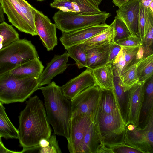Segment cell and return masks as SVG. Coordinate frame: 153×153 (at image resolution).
<instances>
[{"instance_id":"45","label":"cell","mask_w":153,"mask_h":153,"mask_svg":"<svg viewBox=\"0 0 153 153\" xmlns=\"http://www.w3.org/2000/svg\"><path fill=\"white\" fill-rule=\"evenodd\" d=\"M93 3L97 6L101 3L102 0H90Z\"/></svg>"},{"instance_id":"43","label":"cell","mask_w":153,"mask_h":153,"mask_svg":"<svg viewBox=\"0 0 153 153\" xmlns=\"http://www.w3.org/2000/svg\"><path fill=\"white\" fill-rule=\"evenodd\" d=\"M153 0H140L142 4L146 8H149V6L151 2Z\"/></svg>"},{"instance_id":"15","label":"cell","mask_w":153,"mask_h":153,"mask_svg":"<svg viewBox=\"0 0 153 153\" xmlns=\"http://www.w3.org/2000/svg\"><path fill=\"white\" fill-rule=\"evenodd\" d=\"M50 6L65 12H72L84 15L101 13L97 6L90 0H58L51 3Z\"/></svg>"},{"instance_id":"9","label":"cell","mask_w":153,"mask_h":153,"mask_svg":"<svg viewBox=\"0 0 153 153\" xmlns=\"http://www.w3.org/2000/svg\"><path fill=\"white\" fill-rule=\"evenodd\" d=\"M93 120L88 116L80 114L71 117L68 149L71 153H84L83 141L85 134Z\"/></svg>"},{"instance_id":"19","label":"cell","mask_w":153,"mask_h":153,"mask_svg":"<svg viewBox=\"0 0 153 153\" xmlns=\"http://www.w3.org/2000/svg\"><path fill=\"white\" fill-rule=\"evenodd\" d=\"M113 43L85 49L87 56L86 68L92 69L108 63L110 50Z\"/></svg>"},{"instance_id":"24","label":"cell","mask_w":153,"mask_h":153,"mask_svg":"<svg viewBox=\"0 0 153 153\" xmlns=\"http://www.w3.org/2000/svg\"><path fill=\"white\" fill-rule=\"evenodd\" d=\"M98 108L107 114L120 111L114 90L100 89Z\"/></svg>"},{"instance_id":"16","label":"cell","mask_w":153,"mask_h":153,"mask_svg":"<svg viewBox=\"0 0 153 153\" xmlns=\"http://www.w3.org/2000/svg\"><path fill=\"white\" fill-rule=\"evenodd\" d=\"M68 57L66 52L61 55H55L39 78V88L49 84L54 77L66 70L69 66L67 64Z\"/></svg>"},{"instance_id":"29","label":"cell","mask_w":153,"mask_h":153,"mask_svg":"<svg viewBox=\"0 0 153 153\" xmlns=\"http://www.w3.org/2000/svg\"><path fill=\"white\" fill-rule=\"evenodd\" d=\"M137 68L136 64H134L119 75L120 84L125 91L139 82Z\"/></svg>"},{"instance_id":"47","label":"cell","mask_w":153,"mask_h":153,"mask_svg":"<svg viewBox=\"0 0 153 153\" xmlns=\"http://www.w3.org/2000/svg\"><path fill=\"white\" fill-rule=\"evenodd\" d=\"M37 1L40 2H42L44 1L45 0H36Z\"/></svg>"},{"instance_id":"40","label":"cell","mask_w":153,"mask_h":153,"mask_svg":"<svg viewBox=\"0 0 153 153\" xmlns=\"http://www.w3.org/2000/svg\"><path fill=\"white\" fill-rule=\"evenodd\" d=\"M144 48L143 45L140 46L137 53L136 55V60L137 61L145 57Z\"/></svg>"},{"instance_id":"28","label":"cell","mask_w":153,"mask_h":153,"mask_svg":"<svg viewBox=\"0 0 153 153\" xmlns=\"http://www.w3.org/2000/svg\"><path fill=\"white\" fill-rule=\"evenodd\" d=\"M135 64L139 82H144L153 75V54L138 61Z\"/></svg>"},{"instance_id":"7","label":"cell","mask_w":153,"mask_h":153,"mask_svg":"<svg viewBox=\"0 0 153 153\" xmlns=\"http://www.w3.org/2000/svg\"><path fill=\"white\" fill-rule=\"evenodd\" d=\"M111 14L105 11L92 15H84L60 10L53 17L56 27L62 32H68L89 26L105 23Z\"/></svg>"},{"instance_id":"4","label":"cell","mask_w":153,"mask_h":153,"mask_svg":"<svg viewBox=\"0 0 153 153\" xmlns=\"http://www.w3.org/2000/svg\"><path fill=\"white\" fill-rule=\"evenodd\" d=\"M94 122L102 145L110 148L124 143L126 125L120 111L107 114L98 108Z\"/></svg>"},{"instance_id":"38","label":"cell","mask_w":153,"mask_h":153,"mask_svg":"<svg viewBox=\"0 0 153 153\" xmlns=\"http://www.w3.org/2000/svg\"><path fill=\"white\" fill-rule=\"evenodd\" d=\"M112 64L113 68L117 70L119 75H120L125 64L124 53L122 47Z\"/></svg>"},{"instance_id":"13","label":"cell","mask_w":153,"mask_h":153,"mask_svg":"<svg viewBox=\"0 0 153 153\" xmlns=\"http://www.w3.org/2000/svg\"><path fill=\"white\" fill-rule=\"evenodd\" d=\"M140 0H129L116 11V16L126 25L131 35L139 36L138 19Z\"/></svg>"},{"instance_id":"5","label":"cell","mask_w":153,"mask_h":153,"mask_svg":"<svg viewBox=\"0 0 153 153\" xmlns=\"http://www.w3.org/2000/svg\"><path fill=\"white\" fill-rule=\"evenodd\" d=\"M4 13L12 25L21 32L37 35L34 20L36 9L25 0H0Z\"/></svg>"},{"instance_id":"41","label":"cell","mask_w":153,"mask_h":153,"mask_svg":"<svg viewBox=\"0 0 153 153\" xmlns=\"http://www.w3.org/2000/svg\"><path fill=\"white\" fill-rule=\"evenodd\" d=\"M0 153H21V152L11 151L8 149L4 146L1 141L0 142Z\"/></svg>"},{"instance_id":"33","label":"cell","mask_w":153,"mask_h":153,"mask_svg":"<svg viewBox=\"0 0 153 153\" xmlns=\"http://www.w3.org/2000/svg\"><path fill=\"white\" fill-rule=\"evenodd\" d=\"M139 47H121L124 53L125 64L121 74L130 66L135 64L137 62L136 59V55Z\"/></svg>"},{"instance_id":"6","label":"cell","mask_w":153,"mask_h":153,"mask_svg":"<svg viewBox=\"0 0 153 153\" xmlns=\"http://www.w3.org/2000/svg\"><path fill=\"white\" fill-rule=\"evenodd\" d=\"M37 58V51L30 41L23 39L14 41L0 50V75Z\"/></svg>"},{"instance_id":"2","label":"cell","mask_w":153,"mask_h":153,"mask_svg":"<svg viewBox=\"0 0 153 153\" xmlns=\"http://www.w3.org/2000/svg\"><path fill=\"white\" fill-rule=\"evenodd\" d=\"M38 89L41 91L43 95L48 120L54 133L68 140L72 116L70 100L65 97L61 87L54 81L46 86L40 87Z\"/></svg>"},{"instance_id":"35","label":"cell","mask_w":153,"mask_h":153,"mask_svg":"<svg viewBox=\"0 0 153 153\" xmlns=\"http://www.w3.org/2000/svg\"><path fill=\"white\" fill-rule=\"evenodd\" d=\"M145 9L140 2L138 19V34L143 45L145 38Z\"/></svg>"},{"instance_id":"26","label":"cell","mask_w":153,"mask_h":153,"mask_svg":"<svg viewBox=\"0 0 153 153\" xmlns=\"http://www.w3.org/2000/svg\"><path fill=\"white\" fill-rule=\"evenodd\" d=\"M0 136L6 139H18V131L7 115L5 108L0 102Z\"/></svg>"},{"instance_id":"44","label":"cell","mask_w":153,"mask_h":153,"mask_svg":"<svg viewBox=\"0 0 153 153\" xmlns=\"http://www.w3.org/2000/svg\"><path fill=\"white\" fill-rule=\"evenodd\" d=\"M4 13L3 9L0 3V23L4 21L5 20Z\"/></svg>"},{"instance_id":"10","label":"cell","mask_w":153,"mask_h":153,"mask_svg":"<svg viewBox=\"0 0 153 153\" xmlns=\"http://www.w3.org/2000/svg\"><path fill=\"white\" fill-rule=\"evenodd\" d=\"M124 143L143 153H153V114L143 128L135 127L130 130L126 128Z\"/></svg>"},{"instance_id":"12","label":"cell","mask_w":153,"mask_h":153,"mask_svg":"<svg viewBox=\"0 0 153 153\" xmlns=\"http://www.w3.org/2000/svg\"><path fill=\"white\" fill-rule=\"evenodd\" d=\"M110 26L106 23L91 26L68 32H62L59 40L67 50L69 47L81 44L107 29Z\"/></svg>"},{"instance_id":"39","label":"cell","mask_w":153,"mask_h":153,"mask_svg":"<svg viewBox=\"0 0 153 153\" xmlns=\"http://www.w3.org/2000/svg\"><path fill=\"white\" fill-rule=\"evenodd\" d=\"M121 48V47L115 42L113 43L110 50L108 63H112Z\"/></svg>"},{"instance_id":"30","label":"cell","mask_w":153,"mask_h":153,"mask_svg":"<svg viewBox=\"0 0 153 153\" xmlns=\"http://www.w3.org/2000/svg\"><path fill=\"white\" fill-rule=\"evenodd\" d=\"M67 50L68 56L75 61L78 68L81 69L85 67H87L86 51L80 44L72 46Z\"/></svg>"},{"instance_id":"17","label":"cell","mask_w":153,"mask_h":153,"mask_svg":"<svg viewBox=\"0 0 153 153\" xmlns=\"http://www.w3.org/2000/svg\"><path fill=\"white\" fill-rule=\"evenodd\" d=\"M144 82H139L129 90V102L127 122L137 127L143 99Z\"/></svg>"},{"instance_id":"8","label":"cell","mask_w":153,"mask_h":153,"mask_svg":"<svg viewBox=\"0 0 153 153\" xmlns=\"http://www.w3.org/2000/svg\"><path fill=\"white\" fill-rule=\"evenodd\" d=\"M100 89L93 85L85 89L70 100L72 116L83 114L94 121L98 106Z\"/></svg>"},{"instance_id":"42","label":"cell","mask_w":153,"mask_h":153,"mask_svg":"<svg viewBox=\"0 0 153 153\" xmlns=\"http://www.w3.org/2000/svg\"><path fill=\"white\" fill-rule=\"evenodd\" d=\"M129 0H113L112 2L115 6L120 7Z\"/></svg>"},{"instance_id":"36","label":"cell","mask_w":153,"mask_h":153,"mask_svg":"<svg viewBox=\"0 0 153 153\" xmlns=\"http://www.w3.org/2000/svg\"><path fill=\"white\" fill-rule=\"evenodd\" d=\"M114 42L121 47H134L143 45L140 38L137 35H131L127 37L117 40Z\"/></svg>"},{"instance_id":"37","label":"cell","mask_w":153,"mask_h":153,"mask_svg":"<svg viewBox=\"0 0 153 153\" xmlns=\"http://www.w3.org/2000/svg\"><path fill=\"white\" fill-rule=\"evenodd\" d=\"M112 153H143L140 150L128 145L124 143L110 146Z\"/></svg>"},{"instance_id":"14","label":"cell","mask_w":153,"mask_h":153,"mask_svg":"<svg viewBox=\"0 0 153 153\" xmlns=\"http://www.w3.org/2000/svg\"><path fill=\"white\" fill-rule=\"evenodd\" d=\"M95 85L91 69H86L80 74L70 80L61 87L63 95L71 100L81 91L91 86Z\"/></svg>"},{"instance_id":"3","label":"cell","mask_w":153,"mask_h":153,"mask_svg":"<svg viewBox=\"0 0 153 153\" xmlns=\"http://www.w3.org/2000/svg\"><path fill=\"white\" fill-rule=\"evenodd\" d=\"M39 77H20L9 72L0 75V102L8 104L24 102L38 89Z\"/></svg>"},{"instance_id":"23","label":"cell","mask_w":153,"mask_h":153,"mask_svg":"<svg viewBox=\"0 0 153 153\" xmlns=\"http://www.w3.org/2000/svg\"><path fill=\"white\" fill-rule=\"evenodd\" d=\"M103 146L100 139L96 126L94 121L93 122L84 138V153H99Z\"/></svg>"},{"instance_id":"20","label":"cell","mask_w":153,"mask_h":153,"mask_svg":"<svg viewBox=\"0 0 153 153\" xmlns=\"http://www.w3.org/2000/svg\"><path fill=\"white\" fill-rule=\"evenodd\" d=\"M95 85L100 89L114 90V74L112 63L91 69Z\"/></svg>"},{"instance_id":"31","label":"cell","mask_w":153,"mask_h":153,"mask_svg":"<svg viewBox=\"0 0 153 153\" xmlns=\"http://www.w3.org/2000/svg\"><path fill=\"white\" fill-rule=\"evenodd\" d=\"M145 38L143 46L145 49L152 48L153 40V12L145 8Z\"/></svg>"},{"instance_id":"11","label":"cell","mask_w":153,"mask_h":153,"mask_svg":"<svg viewBox=\"0 0 153 153\" xmlns=\"http://www.w3.org/2000/svg\"><path fill=\"white\" fill-rule=\"evenodd\" d=\"M35 27L37 35L47 50H53L57 45L56 27L48 17L36 9L34 16Z\"/></svg>"},{"instance_id":"18","label":"cell","mask_w":153,"mask_h":153,"mask_svg":"<svg viewBox=\"0 0 153 153\" xmlns=\"http://www.w3.org/2000/svg\"><path fill=\"white\" fill-rule=\"evenodd\" d=\"M142 105L137 127L144 128L153 114V76L144 82Z\"/></svg>"},{"instance_id":"46","label":"cell","mask_w":153,"mask_h":153,"mask_svg":"<svg viewBox=\"0 0 153 153\" xmlns=\"http://www.w3.org/2000/svg\"><path fill=\"white\" fill-rule=\"evenodd\" d=\"M149 8L150 9L152 12H153V1L151 2L150 4Z\"/></svg>"},{"instance_id":"49","label":"cell","mask_w":153,"mask_h":153,"mask_svg":"<svg viewBox=\"0 0 153 153\" xmlns=\"http://www.w3.org/2000/svg\"><path fill=\"white\" fill-rule=\"evenodd\" d=\"M58 0H54V1H57Z\"/></svg>"},{"instance_id":"21","label":"cell","mask_w":153,"mask_h":153,"mask_svg":"<svg viewBox=\"0 0 153 153\" xmlns=\"http://www.w3.org/2000/svg\"><path fill=\"white\" fill-rule=\"evenodd\" d=\"M114 91L115 94L122 118L126 124L128 120L129 102V90L125 91L120 83L119 75L117 70L113 68Z\"/></svg>"},{"instance_id":"1","label":"cell","mask_w":153,"mask_h":153,"mask_svg":"<svg viewBox=\"0 0 153 153\" xmlns=\"http://www.w3.org/2000/svg\"><path fill=\"white\" fill-rule=\"evenodd\" d=\"M19 142L23 148L36 146L42 139H48L52 130L42 101L36 95L30 97L19 116Z\"/></svg>"},{"instance_id":"27","label":"cell","mask_w":153,"mask_h":153,"mask_svg":"<svg viewBox=\"0 0 153 153\" xmlns=\"http://www.w3.org/2000/svg\"><path fill=\"white\" fill-rule=\"evenodd\" d=\"M19 39V33L11 25L4 21L0 23V50Z\"/></svg>"},{"instance_id":"48","label":"cell","mask_w":153,"mask_h":153,"mask_svg":"<svg viewBox=\"0 0 153 153\" xmlns=\"http://www.w3.org/2000/svg\"><path fill=\"white\" fill-rule=\"evenodd\" d=\"M1 137H2L0 136V142L1 141Z\"/></svg>"},{"instance_id":"25","label":"cell","mask_w":153,"mask_h":153,"mask_svg":"<svg viewBox=\"0 0 153 153\" xmlns=\"http://www.w3.org/2000/svg\"><path fill=\"white\" fill-rule=\"evenodd\" d=\"M110 25V27L107 29L80 44L84 49H86L114 42V20Z\"/></svg>"},{"instance_id":"22","label":"cell","mask_w":153,"mask_h":153,"mask_svg":"<svg viewBox=\"0 0 153 153\" xmlns=\"http://www.w3.org/2000/svg\"><path fill=\"white\" fill-rule=\"evenodd\" d=\"M44 68L38 57L19 65L9 72L11 74L20 77L32 75L39 77Z\"/></svg>"},{"instance_id":"34","label":"cell","mask_w":153,"mask_h":153,"mask_svg":"<svg viewBox=\"0 0 153 153\" xmlns=\"http://www.w3.org/2000/svg\"><path fill=\"white\" fill-rule=\"evenodd\" d=\"M48 145L46 147L40 148L37 153H61L62 151L58 144L56 134L54 133L51 134L48 138Z\"/></svg>"},{"instance_id":"32","label":"cell","mask_w":153,"mask_h":153,"mask_svg":"<svg viewBox=\"0 0 153 153\" xmlns=\"http://www.w3.org/2000/svg\"><path fill=\"white\" fill-rule=\"evenodd\" d=\"M114 21V41L129 37L131 35L124 22L115 17Z\"/></svg>"}]
</instances>
